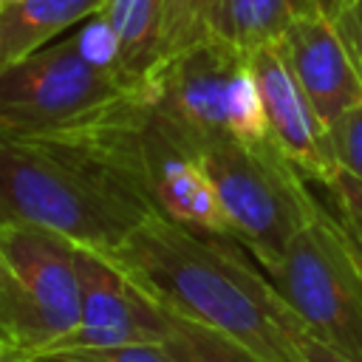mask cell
Returning a JSON list of instances; mask_svg holds the SVG:
<instances>
[{
  "mask_svg": "<svg viewBox=\"0 0 362 362\" xmlns=\"http://www.w3.org/2000/svg\"><path fill=\"white\" fill-rule=\"evenodd\" d=\"M328 8L345 37V45L351 51L356 74L362 79V0H331Z\"/></svg>",
  "mask_w": 362,
  "mask_h": 362,
  "instance_id": "obj_20",
  "label": "cell"
},
{
  "mask_svg": "<svg viewBox=\"0 0 362 362\" xmlns=\"http://www.w3.org/2000/svg\"><path fill=\"white\" fill-rule=\"evenodd\" d=\"M79 322L51 351L88 345H164L167 308L144 294L105 252L76 243Z\"/></svg>",
  "mask_w": 362,
  "mask_h": 362,
  "instance_id": "obj_8",
  "label": "cell"
},
{
  "mask_svg": "<svg viewBox=\"0 0 362 362\" xmlns=\"http://www.w3.org/2000/svg\"><path fill=\"white\" fill-rule=\"evenodd\" d=\"M0 8H3V0H0Z\"/></svg>",
  "mask_w": 362,
  "mask_h": 362,
  "instance_id": "obj_25",
  "label": "cell"
},
{
  "mask_svg": "<svg viewBox=\"0 0 362 362\" xmlns=\"http://www.w3.org/2000/svg\"><path fill=\"white\" fill-rule=\"evenodd\" d=\"M99 17L107 28L110 59L122 85L133 96L147 99L153 76L164 62L161 0H105Z\"/></svg>",
  "mask_w": 362,
  "mask_h": 362,
  "instance_id": "obj_12",
  "label": "cell"
},
{
  "mask_svg": "<svg viewBox=\"0 0 362 362\" xmlns=\"http://www.w3.org/2000/svg\"><path fill=\"white\" fill-rule=\"evenodd\" d=\"M0 362H28V356H20V354H8V351H0Z\"/></svg>",
  "mask_w": 362,
  "mask_h": 362,
  "instance_id": "obj_22",
  "label": "cell"
},
{
  "mask_svg": "<svg viewBox=\"0 0 362 362\" xmlns=\"http://www.w3.org/2000/svg\"><path fill=\"white\" fill-rule=\"evenodd\" d=\"M274 45L328 127L362 105V79L328 6L294 17Z\"/></svg>",
  "mask_w": 362,
  "mask_h": 362,
  "instance_id": "obj_11",
  "label": "cell"
},
{
  "mask_svg": "<svg viewBox=\"0 0 362 362\" xmlns=\"http://www.w3.org/2000/svg\"><path fill=\"white\" fill-rule=\"evenodd\" d=\"M133 99L122 85L102 17L79 34H65L45 48L0 68V130L54 133L88 124Z\"/></svg>",
  "mask_w": 362,
  "mask_h": 362,
  "instance_id": "obj_3",
  "label": "cell"
},
{
  "mask_svg": "<svg viewBox=\"0 0 362 362\" xmlns=\"http://www.w3.org/2000/svg\"><path fill=\"white\" fill-rule=\"evenodd\" d=\"M147 105L153 116L198 156L223 139H269L249 54L221 34L164 59L153 76Z\"/></svg>",
  "mask_w": 362,
  "mask_h": 362,
  "instance_id": "obj_4",
  "label": "cell"
},
{
  "mask_svg": "<svg viewBox=\"0 0 362 362\" xmlns=\"http://www.w3.org/2000/svg\"><path fill=\"white\" fill-rule=\"evenodd\" d=\"M348 235H351V246H354V252H356V260L362 263V240H359L354 232H348Z\"/></svg>",
  "mask_w": 362,
  "mask_h": 362,
  "instance_id": "obj_23",
  "label": "cell"
},
{
  "mask_svg": "<svg viewBox=\"0 0 362 362\" xmlns=\"http://www.w3.org/2000/svg\"><path fill=\"white\" fill-rule=\"evenodd\" d=\"M303 359H305V362H354V359L342 356L339 351H334L331 345H325L322 339L311 337L308 331H305V337H303Z\"/></svg>",
  "mask_w": 362,
  "mask_h": 362,
  "instance_id": "obj_21",
  "label": "cell"
},
{
  "mask_svg": "<svg viewBox=\"0 0 362 362\" xmlns=\"http://www.w3.org/2000/svg\"><path fill=\"white\" fill-rule=\"evenodd\" d=\"M328 130L339 170L362 181V105L345 110Z\"/></svg>",
  "mask_w": 362,
  "mask_h": 362,
  "instance_id": "obj_18",
  "label": "cell"
},
{
  "mask_svg": "<svg viewBox=\"0 0 362 362\" xmlns=\"http://www.w3.org/2000/svg\"><path fill=\"white\" fill-rule=\"evenodd\" d=\"M105 0H14L0 8V68L65 37L102 11Z\"/></svg>",
  "mask_w": 362,
  "mask_h": 362,
  "instance_id": "obj_13",
  "label": "cell"
},
{
  "mask_svg": "<svg viewBox=\"0 0 362 362\" xmlns=\"http://www.w3.org/2000/svg\"><path fill=\"white\" fill-rule=\"evenodd\" d=\"M266 274L311 337L362 362V263L339 218L322 209Z\"/></svg>",
  "mask_w": 362,
  "mask_h": 362,
  "instance_id": "obj_7",
  "label": "cell"
},
{
  "mask_svg": "<svg viewBox=\"0 0 362 362\" xmlns=\"http://www.w3.org/2000/svg\"><path fill=\"white\" fill-rule=\"evenodd\" d=\"M3 3H14V0H3Z\"/></svg>",
  "mask_w": 362,
  "mask_h": 362,
  "instance_id": "obj_24",
  "label": "cell"
},
{
  "mask_svg": "<svg viewBox=\"0 0 362 362\" xmlns=\"http://www.w3.org/2000/svg\"><path fill=\"white\" fill-rule=\"evenodd\" d=\"M139 136H141L144 178H147V189L156 212L189 229L232 238L221 201L215 195V187L201 167V156L184 147L153 116L147 99L139 116Z\"/></svg>",
  "mask_w": 362,
  "mask_h": 362,
  "instance_id": "obj_10",
  "label": "cell"
},
{
  "mask_svg": "<svg viewBox=\"0 0 362 362\" xmlns=\"http://www.w3.org/2000/svg\"><path fill=\"white\" fill-rule=\"evenodd\" d=\"M328 192L334 198L342 226L362 240V181H356L354 175L339 170L334 175V181L328 184Z\"/></svg>",
  "mask_w": 362,
  "mask_h": 362,
  "instance_id": "obj_19",
  "label": "cell"
},
{
  "mask_svg": "<svg viewBox=\"0 0 362 362\" xmlns=\"http://www.w3.org/2000/svg\"><path fill=\"white\" fill-rule=\"evenodd\" d=\"M223 0H161L164 14V59L218 34Z\"/></svg>",
  "mask_w": 362,
  "mask_h": 362,
  "instance_id": "obj_16",
  "label": "cell"
},
{
  "mask_svg": "<svg viewBox=\"0 0 362 362\" xmlns=\"http://www.w3.org/2000/svg\"><path fill=\"white\" fill-rule=\"evenodd\" d=\"M328 3L331 0H223L218 34L249 54L257 45L274 42L294 17Z\"/></svg>",
  "mask_w": 362,
  "mask_h": 362,
  "instance_id": "obj_14",
  "label": "cell"
},
{
  "mask_svg": "<svg viewBox=\"0 0 362 362\" xmlns=\"http://www.w3.org/2000/svg\"><path fill=\"white\" fill-rule=\"evenodd\" d=\"M201 167L215 187L232 240L246 246L263 272H272L288 243L322 212L303 173L272 139L215 141L201 153Z\"/></svg>",
  "mask_w": 362,
  "mask_h": 362,
  "instance_id": "obj_5",
  "label": "cell"
},
{
  "mask_svg": "<svg viewBox=\"0 0 362 362\" xmlns=\"http://www.w3.org/2000/svg\"><path fill=\"white\" fill-rule=\"evenodd\" d=\"M141 96L54 133L0 130V221H28L113 252L156 212L141 158Z\"/></svg>",
  "mask_w": 362,
  "mask_h": 362,
  "instance_id": "obj_1",
  "label": "cell"
},
{
  "mask_svg": "<svg viewBox=\"0 0 362 362\" xmlns=\"http://www.w3.org/2000/svg\"><path fill=\"white\" fill-rule=\"evenodd\" d=\"M235 243L153 212L107 257L170 314L215 328L269 362H305V325Z\"/></svg>",
  "mask_w": 362,
  "mask_h": 362,
  "instance_id": "obj_2",
  "label": "cell"
},
{
  "mask_svg": "<svg viewBox=\"0 0 362 362\" xmlns=\"http://www.w3.org/2000/svg\"><path fill=\"white\" fill-rule=\"evenodd\" d=\"M249 68L255 74L269 139L280 153L303 173L305 181L328 187L339 173V161L331 144V130L308 102L305 90L297 85L286 59L274 42L249 51Z\"/></svg>",
  "mask_w": 362,
  "mask_h": 362,
  "instance_id": "obj_9",
  "label": "cell"
},
{
  "mask_svg": "<svg viewBox=\"0 0 362 362\" xmlns=\"http://www.w3.org/2000/svg\"><path fill=\"white\" fill-rule=\"evenodd\" d=\"M167 320H170V328L161 348L173 362H269L215 328H206L201 322L184 320L170 311H167Z\"/></svg>",
  "mask_w": 362,
  "mask_h": 362,
  "instance_id": "obj_15",
  "label": "cell"
},
{
  "mask_svg": "<svg viewBox=\"0 0 362 362\" xmlns=\"http://www.w3.org/2000/svg\"><path fill=\"white\" fill-rule=\"evenodd\" d=\"M76 322V243L40 223L0 221V351H51Z\"/></svg>",
  "mask_w": 362,
  "mask_h": 362,
  "instance_id": "obj_6",
  "label": "cell"
},
{
  "mask_svg": "<svg viewBox=\"0 0 362 362\" xmlns=\"http://www.w3.org/2000/svg\"><path fill=\"white\" fill-rule=\"evenodd\" d=\"M28 362H173L161 345H88V348H59L28 356Z\"/></svg>",
  "mask_w": 362,
  "mask_h": 362,
  "instance_id": "obj_17",
  "label": "cell"
}]
</instances>
